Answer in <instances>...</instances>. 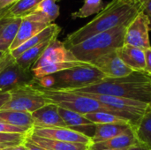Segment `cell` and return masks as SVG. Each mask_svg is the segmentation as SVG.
I'll use <instances>...</instances> for the list:
<instances>
[{"label":"cell","instance_id":"6da1fadb","mask_svg":"<svg viewBox=\"0 0 151 150\" xmlns=\"http://www.w3.org/2000/svg\"><path fill=\"white\" fill-rule=\"evenodd\" d=\"M144 1L111 0L88 23L69 34L63 42L68 49L72 46L112 28L127 26L142 11Z\"/></svg>","mask_w":151,"mask_h":150},{"label":"cell","instance_id":"7a4b0ae2","mask_svg":"<svg viewBox=\"0 0 151 150\" xmlns=\"http://www.w3.org/2000/svg\"><path fill=\"white\" fill-rule=\"evenodd\" d=\"M71 92L111 95L150 104L151 80L146 72H133L126 77L105 78L97 83Z\"/></svg>","mask_w":151,"mask_h":150},{"label":"cell","instance_id":"3957f363","mask_svg":"<svg viewBox=\"0 0 151 150\" xmlns=\"http://www.w3.org/2000/svg\"><path fill=\"white\" fill-rule=\"evenodd\" d=\"M126 29L127 26L112 28L97 34L68 49L77 61L91 65L96 59L116 50L124 44Z\"/></svg>","mask_w":151,"mask_h":150},{"label":"cell","instance_id":"277c9868","mask_svg":"<svg viewBox=\"0 0 151 150\" xmlns=\"http://www.w3.org/2000/svg\"><path fill=\"white\" fill-rule=\"evenodd\" d=\"M37 88L40 89L42 95L49 101V103L56 104L59 108L77 112L81 115L97 111H105L119 116L117 112L109 107L88 96L73 92L49 90L41 88L39 87Z\"/></svg>","mask_w":151,"mask_h":150},{"label":"cell","instance_id":"5b68a950","mask_svg":"<svg viewBox=\"0 0 151 150\" xmlns=\"http://www.w3.org/2000/svg\"><path fill=\"white\" fill-rule=\"evenodd\" d=\"M52 76L54 77L55 84L49 90L68 92L93 85L106 78L96 67L86 63L54 73Z\"/></svg>","mask_w":151,"mask_h":150},{"label":"cell","instance_id":"8992f818","mask_svg":"<svg viewBox=\"0 0 151 150\" xmlns=\"http://www.w3.org/2000/svg\"><path fill=\"white\" fill-rule=\"evenodd\" d=\"M75 93V92H73ZM90 98H93L99 103L104 104L105 106L109 107L112 111L118 113L119 116L127 119L133 127H134L146 111L148 110L150 104L145 103L140 101L127 99V98H121L116 97L111 95H97V94H90V93H77Z\"/></svg>","mask_w":151,"mask_h":150},{"label":"cell","instance_id":"52a82bcc","mask_svg":"<svg viewBox=\"0 0 151 150\" xmlns=\"http://www.w3.org/2000/svg\"><path fill=\"white\" fill-rule=\"evenodd\" d=\"M10 100L1 110L28 112L32 114L42 106L50 103L36 86H27L10 93Z\"/></svg>","mask_w":151,"mask_h":150},{"label":"cell","instance_id":"ba28073f","mask_svg":"<svg viewBox=\"0 0 151 150\" xmlns=\"http://www.w3.org/2000/svg\"><path fill=\"white\" fill-rule=\"evenodd\" d=\"M36 79L31 70H26L15 60L0 72V94L11 93L27 86H35Z\"/></svg>","mask_w":151,"mask_h":150},{"label":"cell","instance_id":"9c48e42d","mask_svg":"<svg viewBox=\"0 0 151 150\" xmlns=\"http://www.w3.org/2000/svg\"><path fill=\"white\" fill-rule=\"evenodd\" d=\"M150 32L148 18L142 11L127 26L124 44L148 50L151 48Z\"/></svg>","mask_w":151,"mask_h":150},{"label":"cell","instance_id":"30bf717a","mask_svg":"<svg viewBox=\"0 0 151 150\" xmlns=\"http://www.w3.org/2000/svg\"><path fill=\"white\" fill-rule=\"evenodd\" d=\"M30 133L35 135L43 137L46 139H50V140H55L64 142L81 143V144L88 145V147L92 143L91 138L86 136L81 133H79L77 131L72 130L67 127H56V128L33 127Z\"/></svg>","mask_w":151,"mask_h":150},{"label":"cell","instance_id":"8fae6325","mask_svg":"<svg viewBox=\"0 0 151 150\" xmlns=\"http://www.w3.org/2000/svg\"><path fill=\"white\" fill-rule=\"evenodd\" d=\"M91 65L102 72L106 78H121L128 76L133 72V71L120 59L116 50L100 57Z\"/></svg>","mask_w":151,"mask_h":150},{"label":"cell","instance_id":"7c38bea8","mask_svg":"<svg viewBox=\"0 0 151 150\" xmlns=\"http://www.w3.org/2000/svg\"><path fill=\"white\" fill-rule=\"evenodd\" d=\"M77 61L72 52L65 47L63 42L58 41L57 38L52 40L48 47L45 49L40 58L35 63L32 68H39L47 65L63 62ZM31 68V69H32Z\"/></svg>","mask_w":151,"mask_h":150},{"label":"cell","instance_id":"4fadbf2b","mask_svg":"<svg viewBox=\"0 0 151 150\" xmlns=\"http://www.w3.org/2000/svg\"><path fill=\"white\" fill-rule=\"evenodd\" d=\"M34 127L39 128H56L67 127L61 118L58 107L53 103H48L31 114Z\"/></svg>","mask_w":151,"mask_h":150},{"label":"cell","instance_id":"5bb4252c","mask_svg":"<svg viewBox=\"0 0 151 150\" xmlns=\"http://www.w3.org/2000/svg\"><path fill=\"white\" fill-rule=\"evenodd\" d=\"M120 59L128 66L133 72H145L146 69V57L145 50L134 47L131 45L123 44L116 50Z\"/></svg>","mask_w":151,"mask_h":150},{"label":"cell","instance_id":"9a60e30c","mask_svg":"<svg viewBox=\"0 0 151 150\" xmlns=\"http://www.w3.org/2000/svg\"><path fill=\"white\" fill-rule=\"evenodd\" d=\"M58 112L61 118L63 119L65 126H67V128L81 133L92 139L95 133L96 125L91 123L89 120H88L84 117V115L71 111H67L59 107H58Z\"/></svg>","mask_w":151,"mask_h":150},{"label":"cell","instance_id":"2e32d148","mask_svg":"<svg viewBox=\"0 0 151 150\" xmlns=\"http://www.w3.org/2000/svg\"><path fill=\"white\" fill-rule=\"evenodd\" d=\"M58 0H42L35 9L23 19L50 25L59 16Z\"/></svg>","mask_w":151,"mask_h":150},{"label":"cell","instance_id":"e0dca14e","mask_svg":"<svg viewBox=\"0 0 151 150\" xmlns=\"http://www.w3.org/2000/svg\"><path fill=\"white\" fill-rule=\"evenodd\" d=\"M60 32H61V27L55 23H51L46 28H44L42 31H41L39 34H37L36 35H35L34 37L29 39L23 44H21L17 49H15L12 51H9V52L12 55V57L14 59H16L19 56H20L24 51L27 50L28 49L37 46L42 42L52 41V40L56 39Z\"/></svg>","mask_w":151,"mask_h":150},{"label":"cell","instance_id":"ac0fdd59","mask_svg":"<svg viewBox=\"0 0 151 150\" xmlns=\"http://www.w3.org/2000/svg\"><path fill=\"white\" fill-rule=\"evenodd\" d=\"M138 143V140L133 130L131 132L119 135L108 141L97 143H91V145L88 147V150L127 149Z\"/></svg>","mask_w":151,"mask_h":150},{"label":"cell","instance_id":"d6986e66","mask_svg":"<svg viewBox=\"0 0 151 150\" xmlns=\"http://www.w3.org/2000/svg\"><path fill=\"white\" fill-rule=\"evenodd\" d=\"M48 26L49 25H47V24L39 23V22L32 21L29 19H22V21L19 27L16 38L13 41L9 51H12V50L17 49L21 44H23L24 42H26L27 41H28L29 39H31L32 37H34L35 35L39 34L41 31H42Z\"/></svg>","mask_w":151,"mask_h":150},{"label":"cell","instance_id":"ffe728a7","mask_svg":"<svg viewBox=\"0 0 151 150\" xmlns=\"http://www.w3.org/2000/svg\"><path fill=\"white\" fill-rule=\"evenodd\" d=\"M27 139L45 150H88V146L81 143L64 142L35 135L29 132Z\"/></svg>","mask_w":151,"mask_h":150},{"label":"cell","instance_id":"44dd1931","mask_svg":"<svg viewBox=\"0 0 151 150\" xmlns=\"http://www.w3.org/2000/svg\"><path fill=\"white\" fill-rule=\"evenodd\" d=\"M133 130L134 127L131 125H96L95 133L91 141L92 143L102 142Z\"/></svg>","mask_w":151,"mask_h":150},{"label":"cell","instance_id":"7402d4cb","mask_svg":"<svg viewBox=\"0 0 151 150\" xmlns=\"http://www.w3.org/2000/svg\"><path fill=\"white\" fill-rule=\"evenodd\" d=\"M0 122L29 130H32L34 127V121L31 114L23 111L0 110Z\"/></svg>","mask_w":151,"mask_h":150},{"label":"cell","instance_id":"603a6c76","mask_svg":"<svg viewBox=\"0 0 151 150\" xmlns=\"http://www.w3.org/2000/svg\"><path fill=\"white\" fill-rule=\"evenodd\" d=\"M42 0H19L0 15L2 18L23 19L30 14Z\"/></svg>","mask_w":151,"mask_h":150},{"label":"cell","instance_id":"cb8c5ba5","mask_svg":"<svg viewBox=\"0 0 151 150\" xmlns=\"http://www.w3.org/2000/svg\"><path fill=\"white\" fill-rule=\"evenodd\" d=\"M134 132L139 143L151 149V103L139 123L134 127Z\"/></svg>","mask_w":151,"mask_h":150},{"label":"cell","instance_id":"d4e9b609","mask_svg":"<svg viewBox=\"0 0 151 150\" xmlns=\"http://www.w3.org/2000/svg\"><path fill=\"white\" fill-rule=\"evenodd\" d=\"M50 42L51 41L42 42L37 46H35L24 51L20 56H19L15 59L16 64L26 70H31L32 66L40 58V57L42 56V54L43 53V51L48 47Z\"/></svg>","mask_w":151,"mask_h":150},{"label":"cell","instance_id":"484cf974","mask_svg":"<svg viewBox=\"0 0 151 150\" xmlns=\"http://www.w3.org/2000/svg\"><path fill=\"white\" fill-rule=\"evenodd\" d=\"M22 19H12L4 27L0 34V51L9 52L10 48L16 38Z\"/></svg>","mask_w":151,"mask_h":150},{"label":"cell","instance_id":"4316f807","mask_svg":"<svg viewBox=\"0 0 151 150\" xmlns=\"http://www.w3.org/2000/svg\"><path fill=\"white\" fill-rule=\"evenodd\" d=\"M84 117L95 125H131V123L119 116L105 111H97L93 113L85 114ZM132 126V125H131Z\"/></svg>","mask_w":151,"mask_h":150},{"label":"cell","instance_id":"83f0119b","mask_svg":"<svg viewBox=\"0 0 151 150\" xmlns=\"http://www.w3.org/2000/svg\"><path fill=\"white\" fill-rule=\"evenodd\" d=\"M83 64L82 62L80 61H72V62H63V63H55V64H50L47 65L39 68H32L31 72L34 75V77L38 80L41 79L44 76L47 75H51L57 72H59L61 71L77 66Z\"/></svg>","mask_w":151,"mask_h":150},{"label":"cell","instance_id":"f1b7e54d","mask_svg":"<svg viewBox=\"0 0 151 150\" xmlns=\"http://www.w3.org/2000/svg\"><path fill=\"white\" fill-rule=\"evenodd\" d=\"M105 4L103 0H84L83 5L76 11L71 14V18L83 19L88 18L94 14H98L104 8Z\"/></svg>","mask_w":151,"mask_h":150},{"label":"cell","instance_id":"f546056e","mask_svg":"<svg viewBox=\"0 0 151 150\" xmlns=\"http://www.w3.org/2000/svg\"><path fill=\"white\" fill-rule=\"evenodd\" d=\"M28 133H0V147L1 148H11V147L24 144L27 139Z\"/></svg>","mask_w":151,"mask_h":150},{"label":"cell","instance_id":"4dcf8cb0","mask_svg":"<svg viewBox=\"0 0 151 150\" xmlns=\"http://www.w3.org/2000/svg\"><path fill=\"white\" fill-rule=\"evenodd\" d=\"M31 130L15 126H11L8 124H4L0 122V133H28Z\"/></svg>","mask_w":151,"mask_h":150},{"label":"cell","instance_id":"1f68e13d","mask_svg":"<svg viewBox=\"0 0 151 150\" xmlns=\"http://www.w3.org/2000/svg\"><path fill=\"white\" fill-rule=\"evenodd\" d=\"M142 11L148 18L149 25H150V30L151 31V0H144Z\"/></svg>","mask_w":151,"mask_h":150},{"label":"cell","instance_id":"d6a6232c","mask_svg":"<svg viewBox=\"0 0 151 150\" xmlns=\"http://www.w3.org/2000/svg\"><path fill=\"white\" fill-rule=\"evenodd\" d=\"M15 59L12 57V55L10 54V52H7L4 56V57L0 60V72L5 67V66H7L9 64H11L12 62H13Z\"/></svg>","mask_w":151,"mask_h":150},{"label":"cell","instance_id":"836d02e7","mask_svg":"<svg viewBox=\"0 0 151 150\" xmlns=\"http://www.w3.org/2000/svg\"><path fill=\"white\" fill-rule=\"evenodd\" d=\"M19 0H0V15Z\"/></svg>","mask_w":151,"mask_h":150},{"label":"cell","instance_id":"e575fe53","mask_svg":"<svg viewBox=\"0 0 151 150\" xmlns=\"http://www.w3.org/2000/svg\"><path fill=\"white\" fill-rule=\"evenodd\" d=\"M145 57H146V69L145 72L151 76V48L145 50Z\"/></svg>","mask_w":151,"mask_h":150},{"label":"cell","instance_id":"d590c367","mask_svg":"<svg viewBox=\"0 0 151 150\" xmlns=\"http://www.w3.org/2000/svg\"><path fill=\"white\" fill-rule=\"evenodd\" d=\"M10 97H11L10 93H3V94H0V110L10 100Z\"/></svg>","mask_w":151,"mask_h":150},{"label":"cell","instance_id":"8d00e7d4","mask_svg":"<svg viewBox=\"0 0 151 150\" xmlns=\"http://www.w3.org/2000/svg\"><path fill=\"white\" fill-rule=\"evenodd\" d=\"M24 144H25V146H26V148H27V150H45L43 149H42L41 147H39V146H37V145L34 144V143L31 142L28 139H27V141H26V142H25Z\"/></svg>","mask_w":151,"mask_h":150},{"label":"cell","instance_id":"74e56055","mask_svg":"<svg viewBox=\"0 0 151 150\" xmlns=\"http://www.w3.org/2000/svg\"><path fill=\"white\" fill-rule=\"evenodd\" d=\"M127 150H151V149L149 148V147H147V146H145V145H142L141 143H138V144H136V145H134V146L127 149Z\"/></svg>","mask_w":151,"mask_h":150},{"label":"cell","instance_id":"f35d334b","mask_svg":"<svg viewBox=\"0 0 151 150\" xmlns=\"http://www.w3.org/2000/svg\"><path fill=\"white\" fill-rule=\"evenodd\" d=\"M12 19H9V18H2L0 19V34H1V32L2 30L4 29V27H5V25L11 20Z\"/></svg>","mask_w":151,"mask_h":150},{"label":"cell","instance_id":"ab89813d","mask_svg":"<svg viewBox=\"0 0 151 150\" xmlns=\"http://www.w3.org/2000/svg\"><path fill=\"white\" fill-rule=\"evenodd\" d=\"M8 150H27L25 144H21V145H18V146H14V147H11L9 148Z\"/></svg>","mask_w":151,"mask_h":150},{"label":"cell","instance_id":"60d3db41","mask_svg":"<svg viewBox=\"0 0 151 150\" xmlns=\"http://www.w3.org/2000/svg\"><path fill=\"white\" fill-rule=\"evenodd\" d=\"M6 53H7V52H6ZM6 53H4V52H1V51H0V60L4 57V56Z\"/></svg>","mask_w":151,"mask_h":150},{"label":"cell","instance_id":"b9f144b4","mask_svg":"<svg viewBox=\"0 0 151 150\" xmlns=\"http://www.w3.org/2000/svg\"><path fill=\"white\" fill-rule=\"evenodd\" d=\"M8 149H9V148H1V147H0V150H8Z\"/></svg>","mask_w":151,"mask_h":150},{"label":"cell","instance_id":"7bdbcfd3","mask_svg":"<svg viewBox=\"0 0 151 150\" xmlns=\"http://www.w3.org/2000/svg\"><path fill=\"white\" fill-rule=\"evenodd\" d=\"M104 150H127V149H104Z\"/></svg>","mask_w":151,"mask_h":150},{"label":"cell","instance_id":"ee69618b","mask_svg":"<svg viewBox=\"0 0 151 150\" xmlns=\"http://www.w3.org/2000/svg\"><path fill=\"white\" fill-rule=\"evenodd\" d=\"M134 1H144V0H134Z\"/></svg>","mask_w":151,"mask_h":150},{"label":"cell","instance_id":"f6af8a7d","mask_svg":"<svg viewBox=\"0 0 151 150\" xmlns=\"http://www.w3.org/2000/svg\"><path fill=\"white\" fill-rule=\"evenodd\" d=\"M150 80H151V76H150Z\"/></svg>","mask_w":151,"mask_h":150},{"label":"cell","instance_id":"bcb514c9","mask_svg":"<svg viewBox=\"0 0 151 150\" xmlns=\"http://www.w3.org/2000/svg\"><path fill=\"white\" fill-rule=\"evenodd\" d=\"M58 1H59V0H58Z\"/></svg>","mask_w":151,"mask_h":150}]
</instances>
